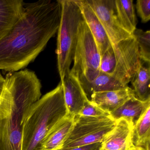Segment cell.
<instances>
[{
	"mask_svg": "<svg viewBox=\"0 0 150 150\" xmlns=\"http://www.w3.org/2000/svg\"><path fill=\"white\" fill-rule=\"evenodd\" d=\"M61 15L59 0L25 3L20 19L0 40V70L18 71L33 62L57 33Z\"/></svg>",
	"mask_w": 150,
	"mask_h": 150,
	"instance_id": "6da1fadb",
	"label": "cell"
},
{
	"mask_svg": "<svg viewBox=\"0 0 150 150\" xmlns=\"http://www.w3.org/2000/svg\"><path fill=\"white\" fill-rule=\"evenodd\" d=\"M42 88L34 71L8 73L0 96V150H22L23 123Z\"/></svg>",
	"mask_w": 150,
	"mask_h": 150,
	"instance_id": "7a4b0ae2",
	"label": "cell"
},
{
	"mask_svg": "<svg viewBox=\"0 0 150 150\" xmlns=\"http://www.w3.org/2000/svg\"><path fill=\"white\" fill-rule=\"evenodd\" d=\"M68 115L60 81L30 108L23 123L22 150H42L45 136Z\"/></svg>",
	"mask_w": 150,
	"mask_h": 150,
	"instance_id": "3957f363",
	"label": "cell"
},
{
	"mask_svg": "<svg viewBox=\"0 0 150 150\" xmlns=\"http://www.w3.org/2000/svg\"><path fill=\"white\" fill-rule=\"evenodd\" d=\"M60 24L57 31L56 52L60 81L70 72L77 43L78 29L82 16L76 0H59Z\"/></svg>",
	"mask_w": 150,
	"mask_h": 150,
	"instance_id": "277c9868",
	"label": "cell"
},
{
	"mask_svg": "<svg viewBox=\"0 0 150 150\" xmlns=\"http://www.w3.org/2000/svg\"><path fill=\"white\" fill-rule=\"evenodd\" d=\"M100 59L95 40L82 17L78 29L73 66L70 72L79 81H92L100 72Z\"/></svg>",
	"mask_w": 150,
	"mask_h": 150,
	"instance_id": "5b68a950",
	"label": "cell"
},
{
	"mask_svg": "<svg viewBox=\"0 0 150 150\" xmlns=\"http://www.w3.org/2000/svg\"><path fill=\"white\" fill-rule=\"evenodd\" d=\"M116 122L111 116H75L71 130L60 149L102 142L105 136L114 129Z\"/></svg>",
	"mask_w": 150,
	"mask_h": 150,
	"instance_id": "8992f818",
	"label": "cell"
},
{
	"mask_svg": "<svg viewBox=\"0 0 150 150\" xmlns=\"http://www.w3.org/2000/svg\"><path fill=\"white\" fill-rule=\"evenodd\" d=\"M115 68L111 75L125 86L134 79L142 64L134 37L112 45Z\"/></svg>",
	"mask_w": 150,
	"mask_h": 150,
	"instance_id": "52a82bcc",
	"label": "cell"
},
{
	"mask_svg": "<svg viewBox=\"0 0 150 150\" xmlns=\"http://www.w3.org/2000/svg\"><path fill=\"white\" fill-rule=\"evenodd\" d=\"M86 1L100 20L112 45L132 36L119 23L116 14L115 0Z\"/></svg>",
	"mask_w": 150,
	"mask_h": 150,
	"instance_id": "ba28073f",
	"label": "cell"
},
{
	"mask_svg": "<svg viewBox=\"0 0 150 150\" xmlns=\"http://www.w3.org/2000/svg\"><path fill=\"white\" fill-rule=\"evenodd\" d=\"M61 82L68 115L73 116L79 115L84 103L88 99L79 78L70 71Z\"/></svg>",
	"mask_w": 150,
	"mask_h": 150,
	"instance_id": "9c48e42d",
	"label": "cell"
},
{
	"mask_svg": "<svg viewBox=\"0 0 150 150\" xmlns=\"http://www.w3.org/2000/svg\"><path fill=\"white\" fill-rule=\"evenodd\" d=\"M134 124L126 119L117 120L115 126L105 136L101 149L104 150H129L132 145Z\"/></svg>",
	"mask_w": 150,
	"mask_h": 150,
	"instance_id": "30bf717a",
	"label": "cell"
},
{
	"mask_svg": "<svg viewBox=\"0 0 150 150\" xmlns=\"http://www.w3.org/2000/svg\"><path fill=\"white\" fill-rule=\"evenodd\" d=\"M83 20L90 30L97 45L100 57L112 45L97 16L86 0H76Z\"/></svg>",
	"mask_w": 150,
	"mask_h": 150,
	"instance_id": "8fae6325",
	"label": "cell"
},
{
	"mask_svg": "<svg viewBox=\"0 0 150 150\" xmlns=\"http://www.w3.org/2000/svg\"><path fill=\"white\" fill-rule=\"evenodd\" d=\"M135 96L133 89L128 86L118 90L94 93L89 100L110 114L129 99Z\"/></svg>",
	"mask_w": 150,
	"mask_h": 150,
	"instance_id": "7c38bea8",
	"label": "cell"
},
{
	"mask_svg": "<svg viewBox=\"0 0 150 150\" xmlns=\"http://www.w3.org/2000/svg\"><path fill=\"white\" fill-rule=\"evenodd\" d=\"M23 0H0V40L13 28L23 13Z\"/></svg>",
	"mask_w": 150,
	"mask_h": 150,
	"instance_id": "4fadbf2b",
	"label": "cell"
},
{
	"mask_svg": "<svg viewBox=\"0 0 150 150\" xmlns=\"http://www.w3.org/2000/svg\"><path fill=\"white\" fill-rule=\"evenodd\" d=\"M74 117L68 115L48 132L42 144V150L60 149L71 130Z\"/></svg>",
	"mask_w": 150,
	"mask_h": 150,
	"instance_id": "5bb4252c",
	"label": "cell"
},
{
	"mask_svg": "<svg viewBox=\"0 0 150 150\" xmlns=\"http://www.w3.org/2000/svg\"><path fill=\"white\" fill-rule=\"evenodd\" d=\"M149 106L150 100L143 101L133 96L110 113V116L115 121L121 118L126 119L134 125Z\"/></svg>",
	"mask_w": 150,
	"mask_h": 150,
	"instance_id": "9a60e30c",
	"label": "cell"
},
{
	"mask_svg": "<svg viewBox=\"0 0 150 150\" xmlns=\"http://www.w3.org/2000/svg\"><path fill=\"white\" fill-rule=\"evenodd\" d=\"M79 81L88 100L94 93L118 90L128 86L123 85L112 75L101 71L92 81Z\"/></svg>",
	"mask_w": 150,
	"mask_h": 150,
	"instance_id": "2e32d148",
	"label": "cell"
},
{
	"mask_svg": "<svg viewBox=\"0 0 150 150\" xmlns=\"http://www.w3.org/2000/svg\"><path fill=\"white\" fill-rule=\"evenodd\" d=\"M115 10L119 23L132 35L136 30L137 19L132 0H115Z\"/></svg>",
	"mask_w": 150,
	"mask_h": 150,
	"instance_id": "e0dca14e",
	"label": "cell"
},
{
	"mask_svg": "<svg viewBox=\"0 0 150 150\" xmlns=\"http://www.w3.org/2000/svg\"><path fill=\"white\" fill-rule=\"evenodd\" d=\"M132 143L136 146L147 148L150 146V106L137 121L133 127Z\"/></svg>",
	"mask_w": 150,
	"mask_h": 150,
	"instance_id": "ac0fdd59",
	"label": "cell"
},
{
	"mask_svg": "<svg viewBox=\"0 0 150 150\" xmlns=\"http://www.w3.org/2000/svg\"><path fill=\"white\" fill-rule=\"evenodd\" d=\"M135 96L143 101L150 100V68L140 66L132 81Z\"/></svg>",
	"mask_w": 150,
	"mask_h": 150,
	"instance_id": "d6986e66",
	"label": "cell"
},
{
	"mask_svg": "<svg viewBox=\"0 0 150 150\" xmlns=\"http://www.w3.org/2000/svg\"><path fill=\"white\" fill-rule=\"evenodd\" d=\"M132 35L135 38L137 43L140 59L150 66V30L145 31L136 28L132 33Z\"/></svg>",
	"mask_w": 150,
	"mask_h": 150,
	"instance_id": "ffe728a7",
	"label": "cell"
},
{
	"mask_svg": "<svg viewBox=\"0 0 150 150\" xmlns=\"http://www.w3.org/2000/svg\"><path fill=\"white\" fill-rule=\"evenodd\" d=\"M78 115L93 117L110 116L109 113L100 108L89 100L85 103L82 109Z\"/></svg>",
	"mask_w": 150,
	"mask_h": 150,
	"instance_id": "44dd1931",
	"label": "cell"
},
{
	"mask_svg": "<svg viewBox=\"0 0 150 150\" xmlns=\"http://www.w3.org/2000/svg\"><path fill=\"white\" fill-rule=\"evenodd\" d=\"M136 8L142 22H148L150 20V0H137Z\"/></svg>",
	"mask_w": 150,
	"mask_h": 150,
	"instance_id": "7402d4cb",
	"label": "cell"
},
{
	"mask_svg": "<svg viewBox=\"0 0 150 150\" xmlns=\"http://www.w3.org/2000/svg\"><path fill=\"white\" fill-rule=\"evenodd\" d=\"M101 142H98L86 145L66 149H59L58 150H100L101 148Z\"/></svg>",
	"mask_w": 150,
	"mask_h": 150,
	"instance_id": "603a6c76",
	"label": "cell"
},
{
	"mask_svg": "<svg viewBox=\"0 0 150 150\" xmlns=\"http://www.w3.org/2000/svg\"><path fill=\"white\" fill-rule=\"evenodd\" d=\"M5 81V78H4L0 73V96L1 95Z\"/></svg>",
	"mask_w": 150,
	"mask_h": 150,
	"instance_id": "cb8c5ba5",
	"label": "cell"
},
{
	"mask_svg": "<svg viewBox=\"0 0 150 150\" xmlns=\"http://www.w3.org/2000/svg\"><path fill=\"white\" fill-rule=\"evenodd\" d=\"M131 150H150V147L147 148H144V147H139V146H136L133 144L131 146Z\"/></svg>",
	"mask_w": 150,
	"mask_h": 150,
	"instance_id": "d4e9b609",
	"label": "cell"
},
{
	"mask_svg": "<svg viewBox=\"0 0 150 150\" xmlns=\"http://www.w3.org/2000/svg\"><path fill=\"white\" fill-rule=\"evenodd\" d=\"M130 147V148L129 149V150H131V148Z\"/></svg>",
	"mask_w": 150,
	"mask_h": 150,
	"instance_id": "484cf974",
	"label": "cell"
},
{
	"mask_svg": "<svg viewBox=\"0 0 150 150\" xmlns=\"http://www.w3.org/2000/svg\"><path fill=\"white\" fill-rule=\"evenodd\" d=\"M100 150H103V149H101Z\"/></svg>",
	"mask_w": 150,
	"mask_h": 150,
	"instance_id": "4316f807",
	"label": "cell"
}]
</instances>
